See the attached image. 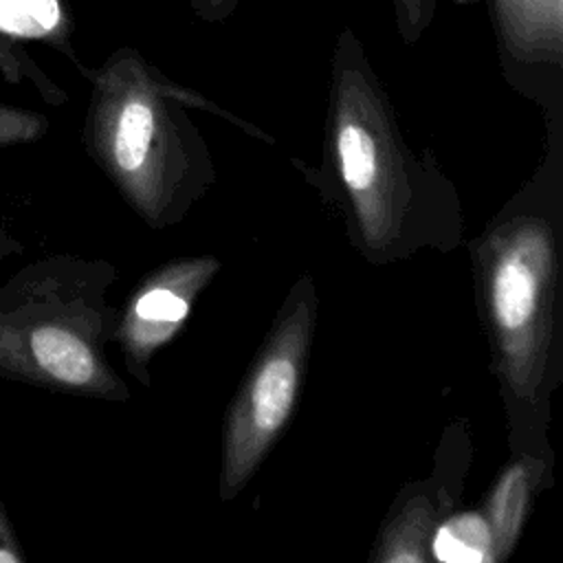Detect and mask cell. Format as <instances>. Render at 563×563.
Listing matches in <instances>:
<instances>
[{
    "label": "cell",
    "instance_id": "cell-1",
    "mask_svg": "<svg viewBox=\"0 0 563 563\" xmlns=\"http://www.w3.org/2000/svg\"><path fill=\"white\" fill-rule=\"evenodd\" d=\"M334 209L352 249L372 266L464 242L457 187L433 150L413 152L358 37L334 46L321 165L292 161Z\"/></svg>",
    "mask_w": 563,
    "mask_h": 563
},
{
    "label": "cell",
    "instance_id": "cell-2",
    "mask_svg": "<svg viewBox=\"0 0 563 563\" xmlns=\"http://www.w3.org/2000/svg\"><path fill=\"white\" fill-rule=\"evenodd\" d=\"M548 141L537 172L468 246L510 453H552V396L563 378V154L556 130Z\"/></svg>",
    "mask_w": 563,
    "mask_h": 563
},
{
    "label": "cell",
    "instance_id": "cell-3",
    "mask_svg": "<svg viewBox=\"0 0 563 563\" xmlns=\"http://www.w3.org/2000/svg\"><path fill=\"white\" fill-rule=\"evenodd\" d=\"M90 81L88 156L150 229L183 222L216 183L211 150L185 110L207 101L172 84L134 48L112 53Z\"/></svg>",
    "mask_w": 563,
    "mask_h": 563
},
{
    "label": "cell",
    "instance_id": "cell-4",
    "mask_svg": "<svg viewBox=\"0 0 563 563\" xmlns=\"http://www.w3.org/2000/svg\"><path fill=\"white\" fill-rule=\"evenodd\" d=\"M108 260L70 253L40 257L0 286V376L57 394L130 400L108 361L119 308Z\"/></svg>",
    "mask_w": 563,
    "mask_h": 563
},
{
    "label": "cell",
    "instance_id": "cell-5",
    "mask_svg": "<svg viewBox=\"0 0 563 563\" xmlns=\"http://www.w3.org/2000/svg\"><path fill=\"white\" fill-rule=\"evenodd\" d=\"M317 312V284L303 273L284 297L227 407L218 482L222 501L242 493L290 422L303 387Z\"/></svg>",
    "mask_w": 563,
    "mask_h": 563
},
{
    "label": "cell",
    "instance_id": "cell-6",
    "mask_svg": "<svg viewBox=\"0 0 563 563\" xmlns=\"http://www.w3.org/2000/svg\"><path fill=\"white\" fill-rule=\"evenodd\" d=\"M473 464V435L466 418H455L442 431L433 468L398 493L380 523L369 561H429V539L435 526L455 510Z\"/></svg>",
    "mask_w": 563,
    "mask_h": 563
},
{
    "label": "cell",
    "instance_id": "cell-7",
    "mask_svg": "<svg viewBox=\"0 0 563 563\" xmlns=\"http://www.w3.org/2000/svg\"><path fill=\"white\" fill-rule=\"evenodd\" d=\"M220 271L213 255H185L165 262L139 279L123 308H119L114 341L125 369L150 387V363L187 323L200 292Z\"/></svg>",
    "mask_w": 563,
    "mask_h": 563
},
{
    "label": "cell",
    "instance_id": "cell-8",
    "mask_svg": "<svg viewBox=\"0 0 563 563\" xmlns=\"http://www.w3.org/2000/svg\"><path fill=\"white\" fill-rule=\"evenodd\" d=\"M552 464L554 453H510L499 471L479 508L493 537L495 563H504L515 552L534 497L552 484Z\"/></svg>",
    "mask_w": 563,
    "mask_h": 563
},
{
    "label": "cell",
    "instance_id": "cell-9",
    "mask_svg": "<svg viewBox=\"0 0 563 563\" xmlns=\"http://www.w3.org/2000/svg\"><path fill=\"white\" fill-rule=\"evenodd\" d=\"M499 42L523 66H559L563 57V0H493Z\"/></svg>",
    "mask_w": 563,
    "mask_h": 563
},
{
    "label": "cell",
    "instance_id": "cell-10",
    "mask_svg": "<svg viewBox=\"0 0 563 563\" xmlns=\"http://www.w3.org/2000/svg\"><path fill=\"white\" fill-rule=\"evenodd\" d=\"M429 559L444 563H495L493 537L482 510H453L429 539Z\"/></svg>",
    "mask_w": 563,
    "mask_h": 563
},
{
    "label": "cell",
    "instance_id": "cell-11",
    "mask_svg": "<svg viewBox=\"0 0 563 563\" xmlns=\"http://www.w3.org/2000/svg\"><path fill=\"white\" fill-rule=\"evenodd\" d=\"M0 33L15 42L44 40L70 55L68 22L59 0H0Z\"/></svg>",
    "mask_w": 563,
    "mask_h": 563
},
{
    "label": "cell",
    "instance_id": "cell-12",
    "mask_svg": "<svg viewBox=\"0 0 563 563\" xmlns=\"http://www.w3.org/2000/svg\"><path fill=\"white\" fill-rule=\"evenodd\" d=\"M0 73L7 81L20 84L29 81L46 103L59 106L64 103V90L48 79V75L26 55V51L11 37L0 33Z\"/></svg>",
    "mask_w": 563,
    "mask_h": 563
},
{
    "label": "cell",
    "instance_id": "cell-13",
    "mask_svg": "<svg viewBox=\"0 0 563 563\" xmlns=\"http://www.w3.org/2000/svg\"><path fill=\"white\" fill-rule=\"evenodd\" d=\"M48 130V119L40 112L0 103V150L40 141Z\"/></svg>",
    "mask_w": 563,
    "mask_h": 563
},
{
    "label": "cell",
    "instance_id": "cell-14",
    "mask_svg": "<svg viewBox=\"0 0 563 563\" xmlns=\"http://www.w3.org/2000/svg\"><path fill=\"white\" fill-rule=\"evenodd\" d=\"M398 33L407 44H416L429 29L438 0H391Z\"/></svg>",
    "mask_w": 563,
    "mask_h": 563
},
{
    "label": "cell",
    "instance_id": "cell-15",
    "mask_svg": "<svg viewBox=\"0 0 563 563\" xmlns=\"http://www.w3.org/2000/svg\"><path fill=\"white\" fill-rule=\"evenodd\" d=\"M24 550L15 534L13 521L0 499V563H22Z\"/></svg>",
    "mask_w": 563,
    "mask_h": 563
},
{
    "label": "cell",
    "instance_id": "cell-16",
    "mask_svg": "<svg viewBox=\"0 0 563 563\" xmlns=\"http://www.w3.org/2000/svg\"><path fill=\"white\" fill-rule=\"evenodd\" d=\"M24 246L22 242L18 240L15 231H13V224H11V218H9V211L4 209L2 200H0V262L4 257H11V255H18L22 253Z\"/></svg>",
    "mask_w": 563,
    "mask_h": 563
},
{
    "label": "cell",
    "instance_id": "cell-17",
    "mask_svg": "<svg viewBox=\"0 0 563 563\" xmlns=\"http://www.w3.org/2000/svg\"><path fill=\"white\" fill-rule=\"evenodd\" d=\"M238 0H191L194 11L205 20H220L235 9Z\"/></svg>",
    "mask_w": 563,
    "mask_h": 563
}]
</instances>
